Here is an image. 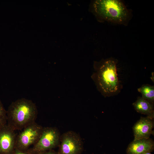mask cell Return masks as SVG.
<instances>
[{
    "label": "cell",
    "instance_id": "9c48e42d",
    "mask_svg": "<svg viewBox=\"0 0 154 154\" xmlns=\"http://www.w3.org/2000/svg\"><path fill=\"white\" fill-rule=\"evenodd\" d=\"M154 150V142L150 138L134 139L128 145L127 154H141Z\"/></svg>",
    "mask_w": 154,
    "mask_h": 154
},
{
    "label": "cell",
    "instance_id": "5bb4252c",
    "mask_svg": "<svg viewBox=\"0 0 154 154\" xmlns=\"http://www.w3.org/2000/svg\"><path fill=\"white\" fill-rule=\"evenodd\" d=\"M40 154H59L58 152H56L52 150L48 151Z\"/></svg>",
    "mask_w": 154,
    "mask_h": 154
},
{
    "label": "cell",
    "instance_id": "6da1fadb",
    "mask_svg": "<svg viewBox=\"0 0 154 154\" xmlns=\"http://www.w3.org/2000/svg\"><path fill=\"white\" fill-rule=\"evenodd\" d=\"M7 115V125L15 131L21 130L35 122L37 110L31 100L23 98L11 103Z\"/></svg>",
    "mask_w": 154,
    "mask_h": 154
},
{
    "label": "cell",
    "instance_id": "7c38bea8",
    "mask_svg": "<svg viewBox=\"0 0 154 154\" xmlns=\"http://www.w3.org/2000/svg\"><path fill=\"white\" fill-rule=\"evenodd\" d=\"M7 111L0 101V128L7 124Z\"/></svg>",
    "mask_w": 154,
    "mask_h": 154
},
{
    "label": "cell",
    "instance_id": "9a60e30c",
    "mask_svg": "<svg viewBox=\"0 0 154 154\" xmlns=\"http://www.w3.org/2000/svg\"><path fill=\"white\" fill-rule=\"evenodd\" d=\"M152 77L151 78L153 82H154V72H152Z\"/></svg>",
    "mask_w": 154,
    "mask_h": 154
},
{
    "label": "cell",
    "instance_id": "3957f363",
    "mask_svg": "<svg viewBox=\"0 0 154 154\" xmlns=\"http://www.w3.org/2000/svg\"><path fill=\"white\" fill-rule=\"evenodd\" d=\"M95 64L96 70L93 77L101 92L107 96L116 93L119 85L116 61L109 58Z\"/></svg>",
    "mask_w": 154,
    "mask_h": 154
},
{
    "label": "cell",
    "instance_id": "2e32d148",
    "mask_svg": "<svg viewBox=\"0 0 154 154\" xmlns=\"http://www.w3.org/2000/svg\"><path fill=\"white\" fill-rule=\"evenodd\" d=\"M150 152H147L142 153L141 154H152Z\"/></svg>",
    "mask_w": 154,
    "mask_h": 154
},
{
    "label": "cell",
    "instance_id": "5b68a950",
    "mask_svg": "<svg viewBox=\"0 0 154 154\" xmlns=\"http://www.w3.org/2000/svg\"><path fill=\"white\" fill-rule=\"evenodd\" d=\"M43 127L35 122L25 127L17 135L15 148L27 151L38 140Z\"/></svg>",
    "mask_w": 154,
    "mask_h": 154
},
{
    "label": "cell",
    "instance_id": "7a4b0ae2",
    "mask_svg": "<svg viewBox=\"0 0 154 154\" xmlns=\"http://www.w3.org/2000/svg\"><path fill=\"white\" fill-rule=\"evenodd\" d=\"M92 10L102 20L125 24L130 17V12L123 1L119 0H96L93 1Z\"/></svg>",
    "mask_w": 154,
    "mask_h": 154
},
{
    "label": "cell",
    "instance_id": "8992f818",
    "mask_svg": "<svg viewBox=\"0 0 154 154\" xmlns=\"http://www.w3.org/2000/svg\"><path fill=\"white\" fill-rule=\"evenodd\" d=\"M59 147V154H80L83 149L80 136L72 131H67L61 136Z\"/></svg>",
    "mask_w": 154,
    "mask_h": 154
},
{
    "label": "cell",
    "instance_id": "52a82bcc",
    "mask_svg": "<svg viewBox=\"0 0 154 154\" xmlns=\"http://www.w3.org/2000/svg\"><path fill=\"white\" fill-rule=\"evenodd\" d=\"M7 124L0 128V154H12L15 148L17 135Z\"/></svg>",
    "mask_w": 154,
    "mask_h": 154
},
{
    "label": "cell",
    "instance_id": "4fadbf2b",
    "mask_svg": "<svg viewBox=\"0 0 154 154\" xmlns=\"http://www.w3.org/2000/svg\"><path fill=\"white\" fill-rule=\"evenodd\" d=\"M12 154H30L27 151H22L15 148Z\"/></svg>",
    "mask_w": 154,
    "mask_h": 154
},
{
    "label": "cell",
    "instance_id": "8fae6325",
    "mask_svg": "<svg viewBox=\"0 0 154 154\" xmlns=\"http://www.w3.org/2000/svg\"><path fill=\"white\" fill-rule=\"evenodd\" d=\"M142 97L150 103L154 102V86L148 84L143 85L137 89Z\"/></svg>",
    "mask_w": 154,
    "mask_h": 154
},
{
    "label": "cell",
    "instance_id": "30bf717a",
    "mask_svg": "<svg viewBox=\"0 0 154 154\" xmlns=\"http://www.w3.org/2000/svg\"><path fill=\"white\" fill-rule=\"evenodd\" d=\"M134 109L138 112L147 116L153 119L154 109L153 104L143 98L138 97L136 101L133 104Z\"/></svg>",
    "mask_w": 154,
    "mask_h": 154
},
{
    "label": "cell",
    "instance_id": "ba28073f",
    "mask_svg": "<svg viewBox=\"0 0 154 154\" xmlns=\"http://www.w3.org/2000/svg\"><path fill=\"white\" fill-rule=\"evenodd\" d=\"M153 119L149 117H141L133 127L134 139L149 138L153 134Z\"/></svg>",
    "mask_w": 154,
    "mask_h": 154
},
{
    "label": "cell",
    "instance_id": "277c9868",
    "mask_svg": "<svg viewBox=\"0 0 154 154\" xmlns=\"http://www.w3.org/2000/svg\"><path fill=\"white\" fill-rule=\"evenodd\" d=\"M61 136L55 127H43L38 140L27 151L30 154H40L59 146Z\"/></svg>",
    "mask_w": 154,
    "mask_h": 154
}]
</instances>
